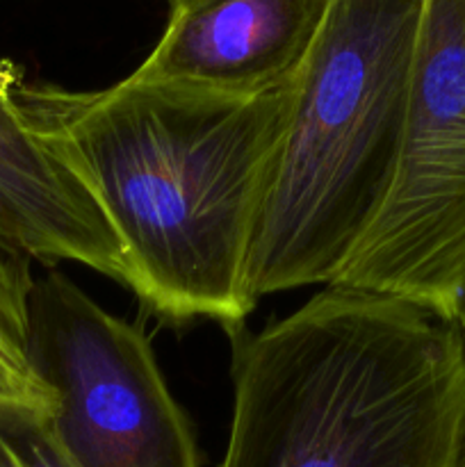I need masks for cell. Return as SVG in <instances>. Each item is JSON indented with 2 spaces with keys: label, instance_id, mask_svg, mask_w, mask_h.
<instances>
[{
  "label": "cell",
  "instance_id": "8992f818",
  "mask_svg": "<svg viewBox=\"0 0 465 467\" xmlns=\"http://www.w3.org/2000/svg\"><path fill=\"white\" fill-rule=\"evenodd\" d=\"M153 53L130 73L155 85L255 99L294 82L331 0H169Z\"/></svg>",
  "mask_w": 465,
  "mask_h": 467
},
{
  "label": "cell",
  "instance_id": "277c9868",
  "mask_svg": "<svg viewBox=\"0 0 465 467\" xmlns=\"http://www.w3.org/2000/svg\"><path fill=\"white\" fill-rule=\"evenodd\" d=\"M328 285L454 322L465 287V0H424L390 194Z\"/></svg>",
  "mask_w": 465,
  "mask_h": 467
},
{
  "label": "cell",
  "instance_id": "5b68a950",
  "mask_svg": "<svg viewBox=\"0 0 465 467\" xmlns=\"http://www.w3.org/2000/svg\"><path fill=\"white\" fill-rule=\"evenodd\" d=\"M27 363L53 390L50 422L76 467H201L146 333L59 272L30 287Z\"/></svg>",
  "mask_w": 465,
  "mask_h": 467
},
{
  "label": "cell",
  "instance_id": "8fae6325",
  "mask_svg": "<svg viewBox=\"0 0 465 467\" xmlns=\"http://www.w3.org/2000/svg\"><path fill=\"white\" fill-rule=\"evenodd\" d=\"M454 322L459 324L460 333H463V337H465V287H463V292H460L459 306H456V317H454Z\"/></svg>",
  "mask_w": 465,
  "mask_h": 467
},
{
  "label": "cell",
  "instance_id": "7a4b0ae2",
  "mask_svg": "<svg viewBox=\"0 0 465 467\" xmlns=\"http://www.w3.org/2000/svg\"><path fill=\"white\" fill-rule=\"evenodd\" d=\"M231 342L222 467H465V337L451 319L326 285Z\"/></svg>",
  "mask_w": 465,
  "mask_h": 467
},
{
  "label": "cell",
  "instance_id": "52a82bcc",
  "mask_svg": "<svg viewBox=\"0 0 465 467\" xmlns=\"http://www.w3.org/2000/svg\"><path fill=\"white\" fill-rule=\"evenodd\" d=\"M0 62V251L41 265L78 263L132 287L117 233L85 182L32 132Z\"/></svg>",
  "mask_w": 465,
  "mask_h": 467
},
{
  "label": "cell",
  "instance_id": "ba28073f",
  "mask_svg": "<svg viewBox=\"0 0 465 467\" xmlns=\"http://www.w3.org/2000/svg\"><path fill=\"white\" fill-rule=\"evenodd\" d=\"M50 406L0 401V467H76L50 422Z\"/></svg>",
  "mask_w": 465,
  "mask_h": 467
},
{
  "label": "cell",
  "instance_id": "30bf717a",
  "mask_svg": "<svg viewBox=\"0 0 465 467\" xmlns=\"http://www.w3.org/2000/svg\"><path fill=\"white\" fill-rule=\"evenodd\" d=\"M0 401H32L41 406H55L53 390L41 381L27 379L0 363Z\"/></svg>",
  "mask_w": 465,
  "mask_h": 467
},
{
  "label": "cell",
  "instance_id": "3957f363",
  "mask_svg": "<svg viewBox=\"0 0 465 467\" xmlns=\"http://www.w3.org/2000/svg\"><path fill=\"white\" fill-rule=\"evenodd\" d=\"M424 0H331L292 82L251 237L246 292L328 285L390 194Z\"/></svg>",
  "mask_w": 465,
  "mask_h": 467
},
{
  "label": "cell",
  "instance_id": "9c48e42d",
  "mask_svg": "<svg viewBox=\"0 0 465 467\" xmlns=\"http://www.w3.org/2000/svg\"><path fill=\"white\" fill-rule=\"evenodd\" d=\"M27 263L0 251V363L39 381L27 363V296L35 283Z\"/></svg>",
  "mask_w": 465,
  "mask_h": 467
},
{
  "label": "cell",
  "instance_id": "6da1fadb",
  "mask_svg": "<svg viewBox=\"0 0 465 467\" xmlns=\"http://www.w3.org/2000/svg\"><path fill=\"white\" fill-rule=\"evenodd\" d=\"M9 89L32 132L94 194L141 304L169 324L244 327L258 306L246 292L251 237L292 85L228 99L128 76L68 91L12 68Z\"/></svg>",
  "mask_w": 465,
  "mask_h": 467
}]
</instances>
